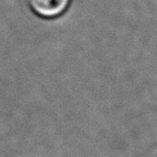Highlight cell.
Wrapping results in <instances>:
<instances>
[{
  "mask_svg": "<svg viewBox=\"0 0 157 157\" xmlns=\"http://www.w3.org/2000/svg\"><path fill=\"white\" fill-rule=\"evenodd\" d=\"M72 0H26L29 8L40 17L55 18L66 12Z\"/></svg>",
  "mask_w": 157,
  "mask_h": 157,
  "instance_id": "obj_1",
  "label": "cell"
}]
</instances>
